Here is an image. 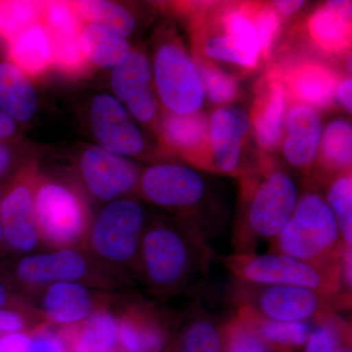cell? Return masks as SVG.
<instances>
[{
	"mask_svg": "<svg viewBox=\"0 0 352 352\" xmlns=\"http://www.w3.org/2000/svg\"><path fill=\"white\" fill-rule=\"evenodd\" d=\"M16 131H17L16 122L6 113L0 112V141L2 142L6 139L12 138Z\"/></svg>",
	"mask_w": 352,
	"mask_h": 352,
	"instance_id": "obj_46",
	"label": "cell"
},
{
	"mask_svg": "<svg viewBox=\"0 0 352 352\" xmlns=\"http://www.w3.org/2000/svg\"><path fill=\"white\" fill-rule=\"evenodd\" d=\"M261 44V56L270 57L271 48L279 31L281 18L272 4H248Z\"/></svg>",
	"mask_w": 352,
	"mask_h": 352,
	"instance_id": "obj_38",
	"label": "cell"
},
{
	"mask_svg": "<svg viewBox=\"0 0 352 352\" xmlns=\"http://www.w3.org/2000/svg\"><path fill=\"white\" fill-rule=\"evenodd\" d=\"M327 203L335 214L342 242L352 245V176L351 171L336 177L328 190Z\"/></svg>",
	"mask_w": 352,
	"mask_h": 352,
	"instance_id": "obj_35",
	"label": "cell"
},
{
	"mask_svg": "<svg viewBox=\"0 0 352 352\" xmlns=\"http://www.w3.org/2000/svg\"><path fill=\"white\" fill-rule=\"evenodd\" d=\"M97 309L94 294L80 282L51 284L41 300V311L45 318L67 327L85 320Z\"/></svg>",
	"mask_w": 352,
	"mask_h": 352,
	"instance_id": "obj_22",
	"label": "cell"
},
{
	"mask_svg": "<svg viewBox=\"0 0 352 352\" xmlns=\"http://www.w3.org/2000/svg\"><path fill=\"white\" fill-rule=\"evenodd\" d=\"M325 168L333 171L351 170L352 126L346 119L333 120L322 131L319 151Z\"/></svg>",
	"mask_w": 352,
	"mask_h": 352,
	"instance_id": "obj_30",
	"label": "cell"
},
{
	"mask_svg": "<svg viewBox=\"0 0 352 352\" xmlns=\"http://www.w3.org/2000/svg\"><path fill=\"white\" fill-rule=\"evenodd\" d=\"M227 263L241 283L303 287L330 298L339 295L344 287L340 261L335 265H316L272 252L264 254L238 252Z\"/></svg>",
	"mask_w": 352,
	"mask_h": 352,
	"instance_id": "obj_3",
	"label": "cell"
},
{
	"mask_svg": "<svg viewBox=\"0 0 352 352\" xmlns=\"http://www.w3.org/2000/svg\"><path fill=\"white\" fill-rule=\"evenodd\" d=\"M251 127V117L244 109L231 105L215 109L208 118L212 170L226 175L239 170L243 148Z\"/></svg>",
	"mask_w": 352,
	"mask_h": 352,
	"instance_id": "obj_15",
	"label": "cell"
},
{
	"mask_svg": "<svg viewBox=\"0 0 352 352\" xmlns=\"http://www.w3.org/2000/svg\"><path fill=\"white\" fill-rule=\"evenodd\" d=\"M90 266L82 252L68 248L24 256L16 263L14 275L25 286H50L82 281L89 276Z\"/></svg>",
	"mask_w": 352,
	"mask_h": 352,
	"instance_id": "obj_17",
	"label": "cell"
},
{
	"mask_svg": "<svg viewBox=\"0 0 352 352\" xmlns=\"http://www.w3.org/2000/svg\"><path fill=\"white\" fill-rule=\"evenodd\" d=\"M164 143L196 166L212 170L208 145V117L198 112L192 115L168 113L161 124Z\"/></svg>",
	"mask_w": 352,
	"mask_h": 352,
	"instance_id": "obj_20",
	"label": "cell"
},
{
	"mask_svg": "<svg viewBox=\"0 0 352 352\" xmlns=\"http://www.w3.org/2000/svg\"><path fill=\"white\" fill-rule=\"evenodd\" d=\"M80 43L90 64L100 68H115L131 52L126 39L94 24L83 25Z\"/></svg>",
	"mask_w": 352,
	"mask_h": 352,
	"instance_id": "obj_27",
	"label": "cell"
},
{
	"mask_svg": "<svg viewBox=\"0 0 352 352\" xmlns=\"http://www.w3.org/2000/svg\"><path fill=\"white\" fill-rule=\"evenodd\" d=\"M39 239L56 250L68 249L87 237L89 214L80 194L64 183L43 180L36 188Z\"/></svg>",
	"mask_w": 352,
	"mask_h": 352,
	"instance_id": "obj_7",
	"label": "cell"
},
{
	"mask_svg": "<svg viewBox=\"0 0 352 352\" xmlns=\"http://www.w3.org/2000/svg\"><path fill=\"white\" fill-rule=\"evenodd\" d=\"M272 242L273 252L316 265L339 263L346 248L333 210L314 192L300 196L293 214Z\"/></svg>",
	"mask_w": 352,
	"mask_h": 352,
	"instance_id": "obj_2",
	"label": "cell"
},
{
	"mask_svg": "<svg viewBox=\"0 0 352 352\" xmlns=\"http://www.w3.org/2000/svg\"><path fill=\"white\" fill-rule=\"evenodd\" d=\"M2 242H6V241H4L3 228H2L1 223H0V243Z\"/></svg>",
	"mask_w": 352,
	"mask_h": 352,
	"instance_id": "obj_48",
	"label": "cell"
},
{
	"mask_svg": "<svg viewBox=\"0 0 352 352\" xmlns=\"http://www.w3.org/2000/svg\"><path fill=\"white\" fill-rule=\"evenodd\" d=\"M13 163V151L8 145L0 141V178L8 173Z\"/></svg>",
	"mask_w": 352,
	"mask_h": 352,
	"instance_id": "obj_45",
	"label": "cell"
},
{
	"mask_svg": "<svg viewBox=\"0 0 352 352\" xmlns=\"http://www.w3.org/2000/svg\"><path fill=\"white\" fill-rule=\"evenodd\" d=\"M92 129L103 149L118 156H135L144 149V138L116 97L99 94L90 109Z\"/></svg>",
	"mask_w": 352,
	"mask_h": 352,
	"instance_id": "obj_14",
	"label": "cell"
},
{
	"mask_svg": "<svg viewBox=\"0 0 352 352\" xmlns=\"http://www.w3.org/2000/svg\"><path fill=\"white\" fill-rule=\"evenodd\" d=\"M153 71L149 58L141 50H131L113 69L111 85L118 100L126 102L151 89Z\"/></svg>",
	"mask_w": 352,
	"mask_h": 352,
	"instance_id": "obj_28",
	"label": "cell"
},
{
	"mask_svg": "<svg viewBox=\"0 0 352 352\" xmlns=\"http://www.w3.org/2000/svg\"><path fill=\"white\" fill-rule=\"evenodd\" d=\"M317 322L307 342L305 352H351L346 344L347 325L332 314Z\"/></svg>",
	"mask_w": 352,
	"mask_h": 352,
	"instance_id": "obj_36",
	"label": "cell"
},
{
	"mask_svg": "<svg viewBox=\"0 0 352 352\" xmlns=\"http://www.w3.org/2000/svg\"><path fill=\"white\" fill-rule=\"evenodd\" d=\"M303 4H305V2L300 1V0H298V1H294V0H283V1H281L280 0V1L273 2L272 6L274 7L275 10L277 11L279 15L292 16L300 11Z\"/></svg>",
	"mask_w": 352,
	"mask_h": 352,
	"instance_id": "obj_44",
	"label": "cell"
},
{
	"mask_svg": "<svg viewBox=\"0 0 352 352\" xmlns=\"http://www.w3.org/2000/svg\"><path fill=\"white\" fill-rule=\"evenodd\" d=\"M207 259L208 249L200 232L156 224L143 233L138 263L148 283L159 291L182 287Z\"/></svg>",
	"mask_w": 352,
	"mask_h": 352,
	"instance_id": "obj_1",
	"label": "cell"
},
{
	"mask_svg": "<svg viewBox=\"0 0 352 352\" xmlns=\"http://www.w3.org/2000/svg\"><path fill=\"white\" fill-rule=\"evenodd\" d=\"M152 71L157 95L168 113L200 112L206 95L198 67L173 32H166L157 43Z\"/></svg>",
	"mask_w": 352,
	"mask_h": 352,
	"instance_id": "obj_6",
	"label": "cell"
},
{
	"mask_svg": "<svg viewBox=\"0 0 352 352\" xmlns=\"http://www.w3.org/2000/svg\"><path fill=\"white\" fill-rule=\"evenodd\" d=\"M159 319L143 308H129L118 318L119 342L126 352H159L166 333Z\"/></svg>",
	"mask_w": 352,
	"mask_h": 352,
	"instance_id": "obj_26",
	"label": "cell"
},
{
	"mask_svg": "<svg viewBox=\"0 0 352 352\" xmlns=\"http://www.w3.org/2000/svg\"><path fill=\"white\" fill-rule=\"evenodd\" d=\"M248 308V307H245ZM252 319L256 330L268 347L296 349L307 344L314 327L310 322H283L270 320L254 314L250 308Z\"/></svg>",
	"mask_w": 352,
	"mask_h": 352,
	"instance_id": "obj_31",
	"label": "cell"
},
{
	"mask_svg": "<svg viewBox=\"0 0 352 352\" xmlns=\"http://www.w3.org/2000/svg\"><path fill=\"white\" fill-rule=\"evenodd\" d=\"M193 58L200 73L206 98L210 104L223 107L237 99L239 83L235 76L195 53Z\"/></svg>",
	"mask_w": 352,
	"mask_h": 352,
	"instance_id": "obj_32",
	"label": "cell"
},
{
	"mask_svg": "<svg viewBox=\"0 0 352 352\" xmlns=\"http://www.w3.org/2000/svg\"><path fill=\"white\" fill-rule=\"evenodd\" d=\"M71 6L83 25H100L124 38L135 31V18L126 7L115 2L73 1Z\"/></svg>",
	"mask_w": 352,
	"mask_h": 352,
	"instance_id": "obj_29",
	"label": "cell"
},
{
	"mask_svg": "<svg viewBox=\"0 0 352 352\" xmlns=\"http://www.w3.org/2000/svg\"><path fill=\"white\" fill-rule=\"evenodd\" d=\"M322 131L317 109L293 104L285 118L282 151L287 163L296 168H310L318 156Z\"/></svg>",
	"mask_w": 352,
	"mask_h": 352,
	"instance_id": "obj_19",
	"label": "cell"
},
{
	"mask_svg": "<svg viewBox=\"0 0 352 352\" xmlns=\"http://www.w3.org/2000/svg\"><path fill=\"white\" fill-rule=\"evenodd\" d=\"M310 41L326 54L342 55L351 45V2L329 1L316 9L307 22Z\"/></svg>",
	"mask_w": 352,
	"mask_h": 352,
	"instance_id": "obj_21",
	"label": "cell"
},
{
	"mask_svg": "<svg viewBox=\"0 0 352 352\" xmlns=\"http://www.w3.org/2000/svg\"><path fill=\"white\" fill-rule=\"evenodd\" d=\"M30 352H66V340L62 333L41 329L30 336Z\"/></svg>",
	"mask_w": 352,
	"mask_h": 352,
	"instance_id": "obj_40",
	"label": "cell"
},
{
	"mask_svg": "<svg viewBox=\"0 0 352 352\" xmlns=\"http://www.w3.org/2000/svg\"><path fill=\"white\" fill-rule=\"evenodd\" d=\"M0 352H30V336L24 333L0 336Z\"/></svg>",
	"mask_w": 352,
	"mask_h": 352,
	"instance_id": "obj_42",
	"label": "cell"
},
{
	"mask_svg": "<svg viewBox=\"0 0 352 352\" xmlns=\"http://www.w3.org/2000/svg\"><path fill=\"white\" fill-rule=\"evenodd\" d=\"M245 180L243 245L256 240L273 241L293 214L300 198L294 178L281 168H268Z\"/></svg>",
	"mask_w": 352,
	"mask_h": 352,
	"instance_id": "obj_4",
	"label": "cell"
},
{
	"mask_svg": "<svg viewBox=\"0 0 352 352\" xmlns=\"http://www.w3.org/2000/svg\"><path fill=\"white\" fill-rule=\"evenodd\" d=\"M289 101L288 92L277 69H272L258 83L250 116L256 143L263 151H275L281 145Z\"/></svg>",
	"mask_w": 352,
	"mask_h": 352,
	"instance_id": "obj_16",
	"label": "cell"
},
{
	"mask_svg": "<svg viewBox=\"0 0 352 352\" xmlns=\"http://www.w3.org/2000/svg\"><path fill=\"white\" fill-rule=\"evenodd\" d=\"M41 22L45 25L52 43V67L72 78L87 75L92 65L80 47L83 24L71 2H44Z\"/></svg>",
	"mask_w": 352,
	"mask_h": 352,
	"instance_id": "obj_12",
	"label": "cell"
},
{
	"mask_svg": "<svg viewBox=\"0 0 352 352\" xmlns=\"http://www.w3.org/2000/svg\"><path fill=\"white\" fill-rule=\"evenodd\" d=\"M72 352H115L119 342V323L112 311L100 307L80 323L65 329Z\"/></svg>",
	"mask_w": 352,
	"mask_h": 352,
	"instance_id": "obj_24",
	"label": "cell"
},
{
	"mask_svg": "<svg viewBox=\"0 0 352 352\" xmlns=\"http://www.w3.org/2000/svg\"><path fill=\"white\" fill-rule=\"evenodd\" d=\"M10 289L3 280L0 279V308L10 307L12 302Z\"/></svg>",
	"mask_w": 352,
	"mask_h": 352,
	"instance_id": "obj_47",
	"label": "cell"
},
{
	"mask_svg": "<svg viewBox=\"0 0 352 352\" xmlns=\"http://www.w3.org/2000/svg\"><path fill=\"white\" fill-rule=\"evenodd\" d=\"M226 352H270L252 319L251 312L241 307L226 328Z\"/></svg>",
	"mask_w": 352,
	"mask_h": 352,
	"instance_id": "obj_34",
	"label": "cell"
},
{
	"mask_svg": "<svg viewBox=\"0 0 352 352\" xmlns=\"http://www.w3.org/2000/svg\"><path fill=\"white\" fill-rule=\"evenodd\" d=\"M196 50L210 61L254 69L261 56V44L248 4H229L196 24Z\"/></svg>",
	"mask_w": 352,
	"mask_h": 352,
	"instance_id": "obj_5",
	"label": "cell"
},
{
	"mask_svg": "<svg viewBox=\"0 0 352 352\" xmlns=\"http://www.w3.org/2000/svg\"><path fill=\"white\" fill-rule=\"evenodd\" d=\"M182 352H223V337L212 321L196 319L185 331Z\"/></svg>",
	"mask_w": 352,
	"mask_h": 352,
	"instance_id": "obj_37",
	"label": "cell"
},
{
	"mask_svg": "<svg viewBox=\"0 0 352 352\" xmlns=\"http://www.w3.org/2000/svg\"><path fill=\"white\" fill-rule=\"evenodd\" d=\"M44 2L0 0V38L8 41L43 17Z\"/></svg>",
	"mask_w": 352,
	"mask_h": 352,
	"instance_id": "obj_33",
	"label": "cell"
},
{
	"mask_svg": "<svg viewBox=\"0 0 352 352\" xmlns=\"http://www.w3.org/2000/svg\"><path fill=\"white\" fill-rule=\"evenodd\" d=\"M138 184L146 200L168 208L196 207L208 193L207 182L199 171L177 164L150 166Z\"/></svg>",
	"mask_w": 352,
	"mask_h": 352,
	"instance_id": "obj_10",
	"label": "cell"
},
{
	"mask_svg": "<svg viewBox=\"0 0 352 352\" xmlns=\"http://www.w3.org/2000/svg\"><path fill=\"white\" fill-rule=\"evenodd\" d=\"M335 100L344 108L347 113L352 112V80L351 76L338 80L335 91Z\"/></svg>",
	"mask_w": 352,
	"mask_h": 352,
	"instance_id": "obj_43",
	"label": "cell"
},
{
	"mask_svg": "<svg viewBox=\"0 0 352 352\" xmlns=\"http://www.w3.org/2000/svg\"><path fill=\"white\" fill-rule=\"evenodd\" d=\"M36 108L38 97L30 78L11 62H0V112L14 122H25Z\"/></svg>",
	"mask_w": 352,
	"mask_h": 352,
	"instance_id": "obj_25",
	"label": "cell"
},
{
	"mask_svg": "<svg viewBox=\"0 0 352 352\" xmlns=\"http://www.w3.org/2000/svg\"><path fill=\"white\" fill-rule=\"evenodd\" d=\"M28 326L27 316L11 307L0 308V336L22 333Z\"/></svg>",
	"mask_w": 352,
	"mask_h": 352,
	"instance_id": "obj_41",
	"label": "cell"
},
{
	"mask_svg": "<svg viewBox=\"0 0 352 352\" xmlns=\"http://www.w3.org/2000/svg\"><path fill=\"white\" fill-rule=\"evenodd\" d=\"M80 171L88 191L101 201L118 200L139 183L138 168L101 147H89L80 157Z\"/></svg>",
	"mask_w": 352,
	"mask_h": 352,
	"instance_id": "obj_13",
	"label": "cell"
},
{
	"mask_svg": "<svg viewBox=\"0 0 352 352\" xmlns=\"http://www.w3.org/2000/svg\"><path fill=\"white\" fill-rule=\"evenodd\" d=\"M6 44L8 61L29 78L43 76L52 67V43L41 21L6 41Z\"/></svg>",
	"mask_w": 352,
	"mask_h": 352,
	"instance_id": "obj_23",
	"label": "cell"
},
{
	"mask_svg": "<svg viewBox=\"0 0 352 352\" xmlns=\"http://www.w3.org/2000/svg\"><path fill=\"white\" fill-rule=\"evenodd\" d=\"M288 92L289 100L315 109L330 107L335 100L338 78L330 67L314 60L294 62L276 69Z\"/></svg>",
	"mask_w": 352,
	"mask_h": 352,
	"instance_id": "obj_18",
	"label": "cell"
},
{
	"mask_svg": "<svg viewBox=\"0 0 352 352\" xmlns=\"http://www.w3.org/2000/svg\"><path fill=\"white\" fill-rule=\"evenodd\" d=\"M36 184L34 175L25 171L14 180L0 198V223L4 241L16 252L34 251L41 242L34 201Z\"/></svg>",
	"mask_w": 352,
	"mask_h": 352,
	"instance_id": "obj_11",
	"label": "cell"
},
{
	"mask_svg": "<svg viewBox=\"0 0 352 352\" xmlns=\"http://www.w3.org/2000/svg\"><path fill=\"white\" fill-rule=\"evenodd\" d=\"M238 296L242 307L270 320L318 321L332 314L333 298L303 287L243 283Z\"/></svg>",
	"mask_w": 352,
	"mask_h": 352,
	"instance_id": "obj_9",
	"label": "cell"
},
{
	"mask_svg": "<svg viewBox=\"0 0 352 352\" xmlns=\"http://www.w3.org/2000/svg\"><path fill=\"white\" fill-rule=\"evenodd\" d=\"M124 104L139 122H150L156 117L157 105L152 88L133 97Z\"/></svg>",
	"mask_w": 352,
	"mask_h": 352,
	"instance_id": "obj_39",
	"label": "cell"
},
{
	"mask_svg": "<svg viewBox=\"0 0 352 352\" xmlns=\"http://www.w3.org/2000/svg\"><path fill=\"white\" fill-rule=\"evenodd\" d=\"M144 226L142 206L129 199H118L90 224L87 242L95 256L106 263L127 265L138 259Z\"/></svg>",
	"mask_w": 352,
	"mask_h": 352,
	"instance_id": "obj_8",
	"label": "cell"
}]
</instances>
